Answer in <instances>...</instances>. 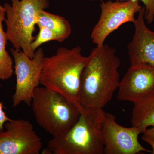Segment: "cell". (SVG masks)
Here are the masks:
<instances>
[{
	"label": "cell",
	"mask_w": 154,
	"mask_h": 154,
	"mask_svg": "<svg viewBox=\"0 0 154 154\" xmlns=\"http://www.w3.org/2000/svg\"><path fill=\"white\" fill-rule=\"evenodd\" d=\"M12 5L5 3V20L8 40L17 50L22 51L30 58L35 54L30 44L35 37L37 15L39 11L49 8V0H11Z\"/></svg>",
	"instance_id": "5b68a950"
},
{
	"label": "cell",
	"mask_w": 154,
	"mask_h": 154,
	"mask_svg": "<svg viewBox=\"0 0 154 154\" xmlns=\"http://www.w3.org/2000/svg\"><path fill=\"white\" fill-rule=\"evenodd\" d=\"M42 142L28 120L12 119L0 131V154H39Z\"/></svg>",
	"instance_id": "ba28073f"
},
{
	"label": "cell",
	"mask_w": 154,
	"mask_h": 154,
	"mask_svg": "<svg viewBox=\"0 0 154 154\" xmlns=\"http://www.w3.org/2000/svg\"><path fill=\"white\" fill-rule=\"evenodd\" d=\"M117 99L134 104L154 99V66L147 64L131 65L120 81Z\"/></svg>",
	"instance_id": "30bf717a"
},
{
	"label": "cell",
	"mask_w": 154,
	"mask_h": 154,
	"mask_svg": "<svg viewBox=\"0 0 154 154\" xmlns=\"http://www.w3.org/2000/svg\"><path fill=\"white\" fill-rule=\"evenodd\" d=\"M14 59V72L16 76V86L13 96V107L24 102L31 106L34 90L40 85V79L43 60L45 56L42 48L35 51L30 58L23 51L14 48L10 49Z\"/></svg>",
	"instance_id": "8992f818"
},
{
	"label": "cell",
	"mask_w": 154,
	"mask_h": 154,
	"mask_svg": "<svg viewBox=\"0 0 154 154\" xmlns=\"http://www.w3.org/2000/svg\"><path fill=\"white\" fill-rule=\"evenodd\" d=\"M102 108L81 109L79 119L64 134L53 137L42 154H104Z\"/></svg>",
	"instance_id": "3957f363"
},
{
	"label": "cell",
	"mask_w": 154,
	"mask_h": 154,
	"mask_svg": "<svg viewBox=\"0 0 154 154\" xmlns=\"http://www.w3.org/2000/svg\"><path fill=\"white\" fill-rule=\"evenodd\" d=\"M100 18L94 26L91 37L96 46H102L106 38L122 25L133 23L135 15L143 7L139 1H102Z\"/></svg>",
	"instance_id": "52a82bcc"
},
{
	"label": "cell",
	"mask_w": 154,
	"mask_h": 154,
	"mask_svg": "<svg viewBox=\"0 0 154 154\" xmlns=\"http://www.w3.org/2000/svg\"><path fill=\"white\" fill-rule=\"evenodd\" d=\"M31 106L37 123L53 137L64 134L74 125L82 108L44 87L35 89Z\"/></svg>",
	"instance_id": "277c9868"
},
{
	"label": "cell",
	"mask_w": 154,
	"mask_h": 154,
	"mask_svg": "<svg viewBox=\"0 0 154 154\" xmlns=\"http://www.w3.org/2000/svg\"><path fill=\"white\" fill-rule=\"evenodd\" d=\"M147 143L149 144L151 147H152V150L151 152V154H154V143L152 142L148 141L146 142Z\"/></svg>",
	"instance_id": "d6986e66"
},
{
	"label": "cell",
	"mask_w": 154,
	"mask_h": 154,
	"mask_svg": "<svg viewBox=\"0 0 154 154\" xmlns=\"http://www.w3.org/2000/svg\"><path fill=\"white\" fill-rule=\"evenodd\" d=\"M36 25L45 27L52 31L56 36L57 42H60L65 41L72 33L71 26L67 19L45 10L38 12Z\"/></svg>",
	"instance_id": "7c38bea8"
},
{
	"label": "cell",
	"mask_w": 154,
	"mask_h": 154,
	"mask_svg": "<svg viewBox=\"0 0 154 154\" xmlns=\"http://www.w3.org/2000/svg\"><path fill=\"white\" fill-rule=\"evenodd\" d=\"M38 27L39 28L38 34L30 44L31 49L34 52L44 43L51 41H57L56 36L52 31L42 26Z\"/></svg>",
	"instance_id": "9a60e30c"
},
{
	"label": "cell",
	"mask_w": 154,
	"mask_h": 154,
	"mask_svg": "<svg viewBox=\"0 0 154 154\" xmlns=\"http://www.w3.org/2000/svg\"><path fill=\"white\" fill-rule=\"evenodd\" d=\"M5 16V8L0 5V80L3 81L8 80L14 73L13 59L6 50V45L8 40L3 26Z\"/></svg>",
	"instance_id": "4fadbf2b"
},
{
	"label": "cell",
	"mask_w": 154,
	"mask_h": 154,
	"mask_svg": "<svg viewBox=\"0 0 154 154\" xmlns=\"http://www.w3.org/2000/svg\"><path fill=\"white\" fill-rule=\"evenodd\" d=\"M145 9L143 7L133 22L134 33L128 45L131 65L147 64L154 66V32L145 22Z\"/></svg>",
	"instance_id": "8fae6325"
},
{
	"label": "cell",
	"mask_w": 154,
	"mask_h": 154,
	"mask_svg": "<svg viewBox=\"0 0 154 154\" xmlns=\"http://www.w3.org/2000/svg\"><path fill=\"white\" fill-rule=\"evenodd\" d=\"M2 85L0 83V88ZM5 106L2 102H0V131L4 130V125L7 122L11 120L4 111Z\"/></svg>",
	"instance_id": "e0dca14e"
},
{
	"label": "cell",
	"mask_w": 154,
	"mask_h": 154,
	"mask_svg": "<svg viewBox=\"0 0 154 154\" xmlns=\"http://www.w3.org/2000/svg\"><path fill=\"white\" fill-rule=\"evenodd\" d=\"M104 154H137L142 152L151 153L143 147L138 140L142 131L132 126H121L116 121L115 116L105 112L102 123Z\"/></svg>",
	"instance_id": "9c48e42d"
},
{
	"label": "cell",
	"mask_w": 154,
	"mask_h": 154,
	"mask_svg": "<svg viewBox=\"0 0 154 154\" xmlns=\"http://www.w3.org/2000/svg\"><path fill=\"white\" fill-rule=\"evenodd\" d=\"M88 59L80 46L58 48L54 55L44 58L40 85L63 95L81 109V77Z\"/></svg>",
	"instance_id": "7a4b0ae2"
},
{
	"label": "cell",
	"mask_w": 154,
	"mask_h": 154,
	"mask_svg": "<svg viewBox=\"0 0 154 154\" xmlns=\"http://www.w3.org/2000/svg\"><path fill=\"white\" fill-rule=\"evenodd\" d=\"M143 135L142 137L143 140L147 142L148 141L154 143V126L151 128L146 129L143 132Z\"/></svg>",
	"instance_id": "ac0fdd59"
},
{
	"label": "cell",
	"mask_w": 154,
	"mask_h": 154,
	"mask_svg": "<svg viewBox=\"0 0 154 154\" xmlns=\"http://www.w3.org/2000/svg\"><path fill=\"white\" fill-rule=\"evenodd\" d=\"M131 123L142 133L149 127L154 126V99L134 104Z\"/></svg>",
	"instance_id": "5bb4252c"
},
{
	"label": "cell",
	"mask_w": 154,
	"mask_h": 154,
	"mask_svg": "<svg viewBox=\"0 0 154 154\" xmlns=\"http://www.w3.org/2000/svg\"><path fill=\"white\" fill-rule=\"evenodd\" d=\"M89 1H99L104 0H88ZM117 1H141L143 3L145 9L144 19L148 24L152 23L154 20V0H116Z\"/></svg>",
	"instance_id": "2e32d148"
},
{
	"label": "cell",
	"mask_w": 154,
	"mask_h": 154,
	"mask_svg": "<svg viewBox=\"0 0 154 154\" xmlns=\"http://www.w3.org/2000/svg\"><path fill=\"white\" fill-rule=\"evenodd\" d=\"M82 73L80 105L84 108H102L110 102L120 84L121 61L108 45L92 49Z\"/></svg>",
	"instance_id": "6da1fadb"
}]
</instances>
